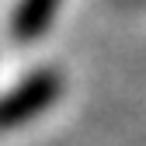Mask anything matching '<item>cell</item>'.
<instances>
[{"mask_svg": "<svg viewBox=\"0 0 146 146\" xmlns=\"http://www.w3.org/2000/svg\"><path fill=\"white\" fill-rule=\"evenodd\" d=\"M59 90H63V80H59L56 70H38L28 80H21L14 90H7L0 98V132L17 129V125L31 122L35 115L49 111L56 104Z\"/></svg>", "mask_w": 146, "mask_h": 146, "instance_id": "obj_1", "label": "cell"}, {"mask_svg": "<svg viewBox=\"0 0 146 146\" xmlns=\"http://www.w3.org/2000/svg\"><path fill=\"white\" fill-rule=\"evenodd\" d=\"M56 11H59V0H21L17 11H14L11 31L21 42H31L35 35H42L52 25V14H56Z\"/></svg>", "mask_w": 146, "mask_h": 146, "instance_id": "obj_2", "label": "cell"}]
</instances>
